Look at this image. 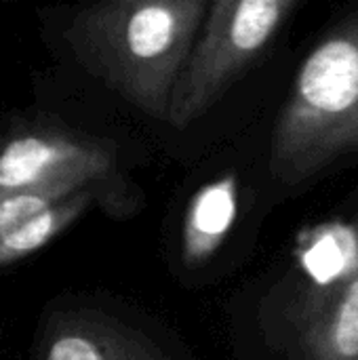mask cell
I'll use <instances>...</instances> for the list:
<instances>
[{
    "instance_id": "3",
    "label": "cell",
    "mask_w": 358,
    "mask_h": 360,
    "mask_svg": "<svg viewBox=\"0 0 358 360\" xmlns=\"http://www.w3.org/2000/svg\"><path fill=\"white\" fill-rule=\"evenodd\" d=\"M298 8L293 0H215L177 78L167 122L186 129L266 51Z\"/></svg>"
},
{
    "instance_id": "5",
    "label": "cell",
    "mask_w": 358,
    "mask_h": 360,
    "mask_svg": "<svg viewBox=\"0 0 358 360\" xmlns=\"http://www.w3.org/2000/svg\"><path fill=\"white\" fill-rule=\"evenodd\" d=\"M357 255L350 268L325 287L308 289L298 325L306 360H358V213Z\"/></svg>"
},
{
    "instance_id": "1",
    "label": "cell",
    "mask_w": 358,
    "mask_h": 360,
    "mask_svg": "<svg viewBox=\"0 0 358 360\" xmlns=\"http://www.w3.org/2000/svg\"><path fill=\"white\" fill-rule=\"evenodd\" d=\"M207 0H110L82 6L65 30L76 59L137 110L167 120Z\"/></svg>"
},
{
    "instance_id": "9",
    "label": "cell",
    "mask_w": 358,
    "mask_h": 360,
    "mask_svg": "<svg viewBox=\"0 0 358 360\" xmlns=\"http://www.w3.org/2000/svg\"><path fill=\"white\" fill-rule=\"evenodd\" d=\"M357 255L354 224H331L319 228L300 249V262L312 278L310 289H319L342 276Z\"/></svg>"
},
{
    "instance_id": "6",
    "label": "cell",
    "mask_w": 358,
    "mask_h": 360,
    "mask_svg": "<svg viewBox=\"0 0 358 360\" xmlns=\"http://www.w3.org/2000/svg\"><path fill=\"white\" fill-rule=\"evenodd\" d=\"M38 360H173L135 329L97 314L70 316L53 327Z\"/></svg>"
},
{
    "instance_id": "7",
    "label": "cell",
    "mask_w": 358,
    "mask_h": 360,
    "mask_svg": "<svg viewBox=\"0 0 358 360\" xmlns=\"http://www.w3.org/2000/svg\"><path fill=\"white\" fill-rule=\"evenodd\" d=\"M238 213V179L228 173L207 181L188 202L181 226V257L194 268L222 247Z\"/></svg>"
},
{
    "instance_id": "8",
    "label": "cell",
    "mask_w": 358,
    "mask_h": 360,
    "mask_svg": "<svg viewBox=\"0 0 358 360\" xmlns=\"http://www.w3.org/2000/svg\"><path fill=\"white\" fill-rule=\"evenodd\" d=\"M93 190H82L44 213L27 219L13 232L0 238V268H6L15 262L30 257L32 253L46 247L53 238H57L70 224H74L82 211L91 205Z\"/></svg>"
},
{
    "instance_id": "4",
    "label": "cell",
    "mask_w": 358,
    "mask_h": 360,
    "mask_svg": "<svg viewBox=\"0 0 358 360\" xmlns=\"http://www.w3.org/2000/svg\"><path fill=\"white\" fill-rule=\"evenodd\" d=\"M112 171L114 150L89 135L30 124L0 137V194L61 181L97 186Z\"/></svg>"
},
{
    "instance_id": "2",
    "label": "cell",
    "mask_w": 358,
    "mask_h": 360,
    "mask_svg": "<svg viewBox=\"0 0 358 360\" xmlns=\"http://www.w3.org/2000/svg\"><path fill=\"white\" fill-rule=\"evenodd\" d=\"M358 150V11L346 15L302 61L279 114L270 171L302 186Z\"/></svg>"
},
{
    "instance_id": "10",
    "label": "cell",
    "mask_w": 358,
    "mask_h": 360,
    "mask_svg": "<svg viewBox=\"0 0 358 360\" xmlns=\"http://www.w3.org/2000/svg\"><path fill=\"white\" fill-rule=\"evenodd\" d=\"M95 186L82 181H61L40 188H25L15 192L0 194V238L25 224L27 219L44 213L57 202L82 192L93 190Z\"/></svg>"
}]
</instances>
